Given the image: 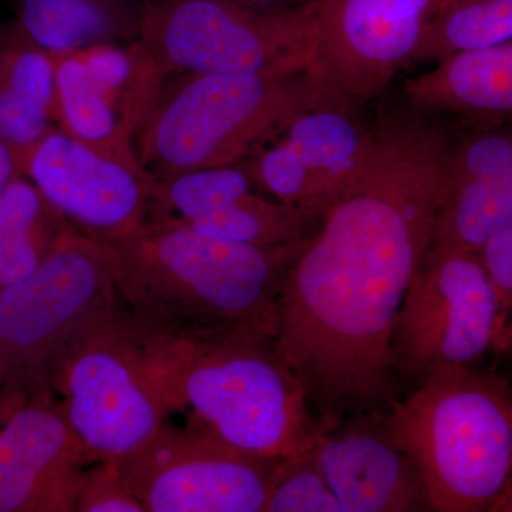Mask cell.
<instances>
[{"instance_id":"cell-21","label":"cell","mask_w":512,"mask_h":512,"mask_svg":"<svg viewBox=\"0 0 512 512\" xmlns=\"http://www.w3.org/2000/svg\"><path fill=\"white\" fill-rule=\"evenodd\" d=\"M55 127V57L12 20L0 26V140L15 154Z\"/></svg>"},{"instance_id":"cell-19","label":"cell","mask_w":512,"mask_h":512,"mask_svg":"<svg viewBox=\"0 0 512 512\" xmlns=\"http://www.w3.org/2000/svg\"><path fill=\"white\" fill-rule=\"evenodd\" d=\"M406 97L424 113L512 114V40L437 60L433 69L407 83Z\"/></svg>"},{"instance_id":"cell-13","label":"cell","mask_w":512,"mask_h":512,"mask_svg":"<svg viewBox=\"0 0 512 512\" xmlns=\"http://www.w3.org/2000/svg\"><path fill=\"white\" fill-rule=\"evenodd\" d=\"M357 107L338 97L303 111L242 167L268 197L322 217L362 173L372 150L375 127Z\"/></svg>"},{"instance_id":"cell-9","label":"cell","mask_w":512,"mask_h":512,"mask_svg":"<svg viewBox=\"0 0 512 512\" xmlns=\"http://www.w3.org/2000/svg\"><path fill=\"white\" fill-rule=\"evenodd\" d=\"M497 302L478 252L433 242L394 322L392 362L403 396L494 352Z\"/></svg>"},{"instance_id":"cell-29","label":"cell","mask_w":512,"mask_h":512,"mask_svg":"<svg viewBox=\"0 0 512 512\" xmlns=\"http://www.w3.org/2000/svg\"><path fill=\"white\" fill-rule=\"evenodd\" d=\"M490 512H512V478L491 507Z\"/></svg>"},{"instance_id":"cell-20","label":"cell","mask_w":512,"mask_h":512,"mask_svg":"<svg viewBox=\"0 0 512 512\" xmlns=\"http://www.w3.org/2000/svg\"><path fill=\"white\" fill-rule=\"evenodd\" d=\"M148 0H15L13 22L53 57L140 40Z\"/></svg>"},{"instance_id":"cell-1","label":"cell","mask_w":512,"mask_h":512,"mask_svg":"<svg viewBox=\"0 0 512 512\" xmlns=\"http://www.w3.org/2000/svg\"><path fill=\"white\" fill-rule=\"evenodd\" d=\"M365 168L320 217L279 298L274 346L326 427L386 417L403 397L394 322L434 241L454 147L417 114L373 124Z\"/></svg>"},{"instance_id":"cell-27","label":"cell","mask_w":512,"mask_h":512,"mask_svg":"<svg viewBox=\"0 0 512 512\" xmlns=\"http://www.w3.org/2000/svg\"><path fill=\"white\" fill-rule=\"evenodd\" d=\"M19 175L15 154L8 144L0 140V194L8 188V185Z\"/></svg>"},{"instance_id":"cell-7","label":"cell","mask_w":512,"mask_h":512,"mask_svg":"<svg viewBox=\"0 0 512 512\" xmlns=\"http://www.w3.org/2000/svg\"><path fill=\"white\" fill-rule=\"evenodd\" d=\"M140 42L164 74L308 72L319 59L318 0L282 8L148 0Z\"/></svg>"},{"instance_id":"cell-18","label":"cell","mask_w":512,"mask_h":512,"mask_svg":"<svg viewBox=\"0 0 512 512\" xmlns=\"http://www.w3.org/2000/svg\"><path fill=\"white\" fill-rule=\"evenodd\" d=\"M512 225V128L454 147L434 241L478 252Z\"/></svg>"},{"instance_id":"cell-2","label":"cell","mask_w":512,"mask_h":512,"mask_svg":"<svg viewBox=\"0 0 512 512\" xmlns=\"http://www.w3.org/2000/svg\"><path fill=\"white\" fill-rule=\"evenodd\" d=\"M306 239L259 247L164 217L131 237L100 244L137 329L175 339L275 340L282 286Z\"/></svg>"},{"instance_id":"cell-15","label":"cell","mask_w":512,"mask_h":512,"mask_svg":"<svg viewBox=\"0 0 512 512\" xmlns=\"http://www.w3.org/2000/svg\"><path fill=\"white\" fill-rule=\"evenodd\" d=\"M90 464L56 394L30 397L0 429V512H74Z\"/></svg>"},{"instance_id":"cell-14","label":"cell","mask_w":512,"mask_h":512,"mask_svg":"<svg viewBox=\"0 0 512 512\" xmlns=\"http://www.w3.org/2000/svg\"><path fill=\"white\" fill-rule=\"evenodd\" d=\"M444 0H318L316 70L356 106L384 92L414 62Z\"/></svg>"},{"instance_id":"cell-16","label":"cell","mask_w":512,"mask_h":512,"mask_svg":"<svg viewBox=\"0 0 512 512\" xmlns=\"http://www.w3.org/2000/svg\"><path fill=\"white\" fill-rule=\"evenodd\" d=\"M158 190L175 220L201 234L259 247L303 241L320 220L268 197L239 164L174 175L158 181Z\"/></svg>"},{"instance_id":"cell-24","label":"cell","mask_w":512,"mask_h":512,"mask_svg":"<svg viewBox=\"0 0 512 512\" xmlns=\"http://www.w3.org/2000/svg\"><path fill=\"white\" fill-rule=\"evenodd\" d=\"M264 512H343L312 448L282 460L269 491Z\"/></svg>"},{"instance_id":"cell-28","label":"cell","mask_w":512,"mask_h":512,"mask_svg":"<svg viewBox=\"0 0 512 512\" xmlns=\"http://www.w3.org/2000/svg\"><path fill=\"white\" fill-rule=\"evenodd\" d=\"M19 400L13 399V397L6 396V394L0 393V429L3 424L8 421L12 413L20 406Z\"/></svg>"},{"instance_id":"cell-11","label":"cell","mask_w":512,"mask_h":512,"mask_svg":"<svg viewBox=\"0 0 512 512\" xmlns=\"http://www.w3.org/2000/svg\"><path fill=\"white\" fill-rule=\"evenodd\" d=\"M19 174L80 234L120 241L168 217L158 180L143 165L127 163L60 128L15 153Z\"/></svg>"},{"instance_id":"cell-4","label":"cell","mask_w":512,"mask_h":512,"mask_svg":"<svg viewBox=\"0 0 512 512\" xmlns=\"http://www.w3.org/2000/svg\"><path fill=\"white\" fill-rule=\"evenodd\" d=\"M386 429L419 471L436 512H490L512 478V384L454 367L404 394Z\"/></svg>"},{"instance_id":"cell-12","label":"cell","mask_w":512,"mask_h":512,"mask_svg":"<svg viewBox=\"0 0 512 512\" xmlns=\"http://www.w3.org/2000/svg\"><path fill=\"white\" fill-rule=\"evenodd\" d=\"M55 60L57 128L141 165L133 140L156 106L165 76L143 43L94 46Z\"/></svg>"},{"instance_id":"cell-6","label":"cell","mask_w":512,"mask_h":512,"mask_svg":"<svg viewBox=\"0 0 512 512\" xmlns=\"http://www.w3.org/2000/svg\"><path fill=\"white\" fill-rule=\"evenodd\" d=\"M119 305L100 241L67 228L32 275L0 292V393L20 403L53 393L64 357Z\"/></svg>"},{"instance_id":"cell-23","label":"cell","mask_w":512,"mask_h":512,"mask_svg":"<svg viewBox=\"0 0 512 512\" xmlns=\"http://www.w3.org/2000/svg\"><path fill=\"white\" fill-rule=\"evenodd\" d=\"M512 40V0H444L414 62L440 60Z\"/></svg>"},{"instance_id":"cell-10","label":"cell","mask_w":512,"mask_h":512,"mask_svg":"<svg viewBox=\"0 0 512 512\" xmlns=\"http://www.w3.org/2000/svg\"><path fill=\"white\" fill-rule=\"evenodd\" d=\"M117 463L146 512H264L282 460L165 423Z\"/></svg>"},{"instance_id":"cell-8","label":"cell","mask_w":512,"mask_h":512,"mask_svg":"<svg viewBox=\"0 0 512 512\" xmlns=\"http://www.w3.org/2000/svg\"><path fill=\"white\" fill-rule=\"evenodd\" d=\"M52 389L93 463L133 453L171 414L121 302L64 357Z\"/></svg>"},{"instance_id":"cell-25","label":"cell","mask_w":512,"mask_h":512,"mask_svg":"<svg viewBox=\"0 0 512 512\" xmlns=\"http://www.w3.org/2000/svg\"><path fill=\"white\" fill-rule=\"evenodd\" d=\"M497 302L495 355H512V225L478 251Z\"/></svg>"},{"instance_id":"cell-17","label":"cell","mask_w":512,"mask_h":512,"mask_svg":"<svg viewBox=\"0 0 512 512\" xmlns=\"http://www.w3.org/2000/svg\"><path fill=\"white\" fill-rule=\"evenodd\" d=\"M386 417H353L326 427L313 456L343 512L431 511L413 461L394 443Z\"/></svg>"},{"instance_id":"cell-22","label":"cell","mask_w":512,"mask_h":512,"mask_svg":"<svg viewBox=\"0 0 512 512\" xmlns=\"http://www.w3.org/2000/svg\"><path fill=\"white\" fill-rule=\"evenodd\" d=\"M67 228L62 215L19 174L0 194V292L32 275Z\"/></svg>"},{"instance_id":"cell-3","label":"cell","mask_w":512,"mask_h":512,"mask_svg":"<svg viewBox=\"0 0 512 512\" xmlns=\"http://www.w3.org/2000/svg\"><path fill=\"white\" fill-rule=\"evenodd\" d=\"M131 326L165 404L187 413L190 427L278 460L305 453L326 429L274 340L175 339Z\"/></svg>"},{"instance_id":"cell-5","label":"cell","mask_w":512,"mask_h":512,"mask_svg":"<svg viewBox=\"0 0 512 512\" xmlns=\"http://www.w3.org/2000/svg\"><path fill=\"white\" fill-rule=\"evenodd\" d=\"M338 97L316 69L281 76L184 74L161 92L141 128L138 160L158 181L244 163L303 111Z\"/></svg>"},{"instance_id":"cell-26","label":"cell","mask_w":512,"mask_h":512,"mask_svg":"<svg viewBox=\"0 0 512 512\" xmlns=\"http://www.w3.org/2000/svg\"><path fill=\"white\" fill-rule=\"evenodd\" d=\"M74 512H146L128 487L117 460L97 461L84 470Z\"/></svg>"}]
</instances>
